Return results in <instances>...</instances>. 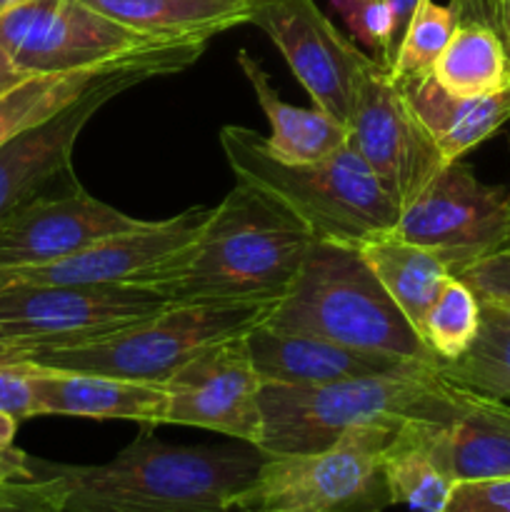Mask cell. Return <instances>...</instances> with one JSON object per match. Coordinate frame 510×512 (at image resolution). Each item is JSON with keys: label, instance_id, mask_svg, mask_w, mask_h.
<instances>
[{"label": "cell", "instance_id": "cell-9", "mask_svg": "<svg viewBox=\"0 0 510 512\" xmlns=\"http://www.w3.org/2000/svg\"><path fill=\"white\" fill-rule=\"evenodd\" d=\"M83 0H25L0 18V48L25 75L108 68L170 48Z\"/></svg>", "mask_w": 510, "mask_h": 512}, {"label": "cell", "instance_id": "cell-18", "mask_svg": "<svg viewBox=\"0 0 510 512\" xmlns=\"http://www.w3.org/2000/svg\"><path fill=\"white\" fill-rule=\"evenodd\" d=\"M248 350L263 383L318 385L403 370L418 360L345 348L318 335L288 333L258 325L248 333Z\"/></svg>", "mask_w": 510, "mask_h": 512}, {"label": "cell", "instance_id": "cell-34", "mask_svg": "<svg viewBox=\"0 0 510 512\" xmlns=\"http://www.w3.org/2000/svg\"><path fill=\"white\" fill-rule=\"evenodd\" d=\"M390 8V18H393V33H390V50H388V58H385L383 68L390 70L395 58V50H398L400 40H403L405 30H408V23L413 20L415 10L420 8L423 0H385Z\"/></svg>", "mask_w": 510, "mask_h": 512}, {"label": "cell", "instance_id": "cell-21", "mask_svg": "<svg viewBox=\"0 0 510 512\" xmlns=\"http://www.w3.org/2000/svg\"><path fill=\"white\" fill-rule=\"evenodd\" d=\"M98 13L170 43H208L215 35L253 23L263 0H83Z\"/></svg>", "mask_w": 510, "mask_h": 512}, {"label": "cell", "instance_id": "cell-26", "mask_svg": "<svg viewBox=\"0 0 510 512\" xmlns=\"http://www.w3.org/2000/svg\"><path fill=\"white\" fill-rule=\"evenodd\" d=\"M480 305V330L473 345L453 363H440V373L485 398L510 400V310Z\"/></svg>", "mask_w": 510, "mask_h": 512}, {"label": "cell", "instance_id": "cell-22", "mask_svg": "<svg viewBox=\"0 0 510 512\" xmlns=\"http://www.w3.org/2000/svg\"><path fill=\"white\" fill-rule=\"evenodd\" d=\"M238 65L268 118L270 135L265 138V148L275 158L290 165L318 163L348 143L350 130L343 120L323 113L315 105L298 108V105L285 103L275 85L270 83V75L248 50H240Z\"/></svg>", "mask_w": 510, "mask_h": 512}, {"label": "cell", "instance_id": "cell-17", "mask_svg": "<svg viewBox=\"0 0 510 512\" xmlns=\"http://www.w3.org/2000/svg\"><path fill=\"white\" fill-rule=\"evenodd\" d=\"M28 383L35 415L130 420L143 428L165 425L168 395L163 383H140V380L83 373V370L43 368L35 363H28Z\"/></svg>", "mask_w": 510, "mask_h": 512}, {"label": "cell", "instance_id": "cell-5", "mask_svg": "<svg viewBox=\"0 0 510 512\" xmlns=\"http://www.w3.org/2000/svg\"><path fill=\"white\" fill-rule=\"evenodd\" d=\"M263 325L318 335L345 348L438 365L425 340L385 293L358 248L313 240L288 293Z\"/></svg>", "mask_w": 510, "mask_h": 512}, {"label": "cell", "instance_id": "cell-31", "mask_svg": "<svg viewBox=\"0 0 510 512\" xmlns=\"http://www.w3.org/2000/svg\"><path fill=\"white\" fill-rule=\"evenodd\" d=\"M455 278L465 280L475 290L480 303L510 310V248H503L498 253L488 255V258L478 260Z\"/></svg>", "mask_w": 510, "mask_h": 512}, {"label": "cell", "instance_id": "cell-37", "mask_svg": "<svg viewBox=\"0 0 510 512\" xmlns=\"http://www.w3.org/2000/svg\"><path fill=\"white\" fill-rule=\"evenodd\" d=\"M23 78H28V75H25L23 70L15 68V63L8 58V53L0 48V95L8 93V90L13 88V85H18Z\"/></svg>", "mask_w": 510, "mask_h": 512}, {"label": "cell", "instance_id": "cell-28", "mask_svg": "<svg viewBox=\"0 0 510 512\" xmlns=\"http://www.w3.org/2000/svg\"><path fill=\"white\" fill-rule=\"evenodd\" d=\"M455 25H458V15H455L453 5L423 0L395 50L390 75L398 80L433 75L435 63L453 38Z\"/></svg>", "mask_w": 510, "mask_h": 512}, {"label": "cell", "instance_id": "cell-12", "mask_svg": "<svg viewBox=\"0 0 510 512\" xmlns=\"http://www.w3.org/2000/svg\"><path fill=\"white\" fill-rule=\"evenodd\" d=\"M348 130V143L395 195L400 210L448 165L398 80L375 58L355 85Z\"/></svg>", "mask_w": 510, "mask_h": 512}, {"label": "cell", "instance_id": "cell-30", "mask_svg": "<svg viewBox=\"0 0 510 512\" xmlns=\"http://www.w3.org/2000/svg\"><path fill=\"white\" fill-rule=\"evenodd\" d=\"M350 33L368 45L373 53H378V63L383 65L390 50V33H393V18L385 0H355L343 13Z\"/></svg>", "mask_w": 510, "mask_h": 512}, {"label": "cell", "instance_id": "cell-36", "mask_svg": "<svg viewBox=\"0 0 510 512\" xmlns=\"http://www.w3.org/2000/svg\"><path fill=\"white\" fill-rule=\"evenodd\" d=\"M15 363H30V350L25 345L15 343L8 335L0 333V365H15Z\"/></svg>", "mask_w": 510, "mask_h": 512}, {"label": "cell", "instance_id": "cell-29", "mask_svg": "<svg viewBox=\"0 0 510 512\" xmlns=\"http://www.w3.org/2000/svg\"><path fill=\"white\" fill-rule=\"evenodd\" d=\"M65 500L68 490L55 475L0 483V512H65Z\"/></svg>", "mask_w": 510, "mask_h": 512}, {"label": "cell", "instance_id": "cell-16", "mask_svg": "<svg viewBox=\"0 0 510 512\" xmlns=\"http://www.w3.org/2000/svg\"><path fill=\"white\" fill-rule=\"evenodd\" d=\"M143 223L83 188L35 200L0 220V270L55 263L95 240L140 228Z\"/></svg>", "mask_w": 510, "mask_h": 512}, {"label": "cell", "instance_id": "cell-43", "mask_svg": "<svg viewBox=\"0 0 510 512\" xmlns=\"http://www.w3.org/2000/svg\"><path fill=\"white\" fill-rule=\"evenodd\" d=\"M505 200H508V215H510V188L505 190ZM508 248H510V240H508Z\"/></svg>", "mask_w": 510, "mask_h": 512}, {"label": "cell", "instance_id": "cell-20", "mask_svg": "<svg viewBox=\"0 0 510 512\" xmlns=\"http://www.w3.org/2000/svg\"><path fill=\"white\" fill-rule=\"evenodd\" d=\"M398 85L445 163L463 160L510 120V83L485 95H453L433 75L400 78Z\"/></svg>", "mask_w": 510, "mask_h": 512}, {"label": "cell", "instance_id": "cell-11", "mask_svg": "<svg viewBox=\"0 0 510 512\" xmlns=\"http://www.w3.org/2000/svg\"><path fill=\"white\" fill-rule=\"evenodd\" d=\"M173 303L130 285H13L0 288V333L25 345L63 348L123 330Z\"/></svg>", "mask_w": 510, "mask_h": 512}, {"label": "cell", "instance_id": "cell-6", "mask_svg": "<svg viewBox=\"0 0 510 512\" xmlns=\"http://www.w3.org/2000/svg\"><path fill=\"white\" fill-rule=\"evenodd\" d=\"M275 303L278 300L178 303L103 338L35 350L30 363L140 383H165L185 360L210 343L245 335L263 325Z\"/></svg>", "mask_w": 510, "mask_h": 512}, {"label": "cell", "instance_id": "cell-41", "mask_svg": "<svg viewBox=\"0 0 510 512\" xmlns=\"http://www.w3.org/2000/svg\"><path fill=\"white\" fill-rule=\"evenodd\" d=\"M20 3H25V0H0V18H3L8 10H13L15 5H20Z\"/></svg>", "mask_w": 510, "mask_h": 512}, {"label": "cell", "instance_id": "cell-19", "mask_svg": "<svg viewBox=\"0 0 510 512\" xmlns=\"http://www.w3.org/2000/svg\"><path fill=\"white\" fill-rule=\"evenodd\" d=\"M450 428L453 423L410 418L393 430L380 460L390 503L440 512L455 485Z\"/></svg>", "mask_w": 510, "mask_h": 512}, {"label": "cell", "instance_id": "cell-35", "mask_svg": "<svg viewBox=\"0 0 510 512\" xmlns=\"http://www.w3.org/2000/svg\"><path fill=\"white\" fill-rule=\"evenodd\" d=\"M35 478L33 468H30V455L25 450L8 445L0 448V483L5 480H30Z\"/></svg>", "mask_w": 510, "mask_h": 512}, {"label": "cell", "instance_id": "cell-14", "mask_svg": "<svg viewBox=\"0 0 510 512\" xmlns=\"http://www.w3.org/2000/svg\"><path fill=\"white\" fill-rule=\"evenodd\" d=\"M253 23L283 53L315 108L348 125L355 85L373 58L345 38L315 0H263Z\"/></svg>", "mask_w": 510, "mask_h": 512}, {"label": "cell", "instance_id": "cell-4", "mask_svg": "<svg viewBox=\"0 0 510 512\" xmlns=\"http://www.w3.org/2000/svg\"><path fill=\"white\" fill-rule=\"evenodd\" d=\"M220 148L238 183L278 203L313 240L358 248L398 225L400 203L350 143L318 163L290 165L255 130L225 125Z\"/></svg>", "mask_w": 510, "mask_h": 512}, {"label": "cell", "instance_id": "cell-8", "mask_svg": "<svg viewBox=\"0 0 510 512\" xmlns=\"http://www.w3.org/2000/svg\"><path fill=\"white\" fill-rule=\"evenodd\" d=\"M208 43H183L100 75L75 103L0 148V220L35 200L83 188L75 178L73 150L80 133L103 105L143 80L190 68Z\"/></svg>", "mask_w": 510, "mask_h": 512}, {"label": "cell", "instance_id": "cell-32", "mask_svg": "<svg viewBox=\"0 0 510 512\" xmlns=\"http://www.w3.org/2000/svg\"><path fill=\"white\" fill-rule=\"evenodd\" d=\"M440 512H510V478L455 483Z\"/></svg>", "mask_w": 510, "mask_h": 512}, {"label": "cell", "instance_id": "cell-40", "mask_svg": "<svg viewBox=\"0 0 510 512\" xmlns=\"http://www.w3.org/2000/svg\"><path fill=\"white\" fill-rule=\"evenodd\" d=\"M500 38H503V45H505V55H508L510 60V0H508V8H505V15L503 20H500V28H498Z\"/></svg>", "mask_w": 510, "mask_h": 512}, {"label": "cell", "instance_id": "cell-2", "mask_svg": "<svg viewBox=\"0 0 510 512\" xmlns=\"http://www.w3.org/2000/svg\"><path fill=\"white\" fill-rule=\"evenodd\" d=\"M150 430L108 463L68 465L30 455V468L63 480L65 512H238L235 495L253 483L265 458L255 445H170Z\"/></svg>", "mask_w": 510, "mask_h": 512}, {"label": "cell", "instance_id": "cell-23", "mask_svg": "<svg viewBox=\"0 0 510 512\" xmlns=\"http://www.w3.org/2000/svg\"><path fill=\"white\" fill-rule=\"evenodd\" d=\"M358 253L380 280L385 293L403 310L415 333L423 338L425 315L445 280L450 278V270L445 268L443 260L403 240L395 230L368 238L358 245Z\"/></svg>", "mask_w": 510, "mask_h": 512}, {"label": "cell", "instance_id": "cell-13", "mask_svg": "<svg viewBox=\"0 0 510 512\" xmlns=\"http://www.w3.org/2000/svg\"><path fill=\"white\" fill-rule=\"evenodd\" d=\"M165 425L228 435L258 448L263 438L260 380L248 350V333L218 340L185 360L163 383Z\"/></svg>", "mask_w": 510, "mask_h": 512}, {"label": "cell", "instance_id": "cell-10", "mask_svg": "<svg viewBox=\"0 0 510 512\" xmlns=\"http://www.w3.org/2000/svg\"><path fill=\"white\" fill-rule=\"evenodd\" d=\"M395 233L443 260L450 275L508 248L510 215L503 188L453 160L400 210Z\"/></svg>", "mask_w": 510, "mask_h": 512}, {"label": "cell", "instance_id": "cell-24", "mask_svg": "<svg viewBox=\"0 0 510 512\" xmlns=\"http://www.w3.org/2000/svg\"><path fill=\"white\" fill-rule=\"evenodd\" d=\"M455 483L510 478V400L478 395L450 428Z\"/></svg>", "mask_w": 510, "mask_h": 512}, {"label": "cell", "instance_id": "cell-1", "mask_svg": "<svg viewBox=\"0 0 510 512\" xmlns=\"http://www.w3.org/2000/svg\"><path fill=\"white\" fill-rule=\"evenodd\" d=\"M310 243V233L293 215L238 183L208 210L203 228L185 248L128 285L173 305L280 300Z\"/></svg>", "mask_w": 510, "mask_h": 512}, {"label": "cell", "instance_id": "cell-33", "mask_svg": "<svg viewBox=\"0 0 510 512\" xmlns=\"http://www.w3.org/2000/svg\"><path fill=\"white\" fill-rule=\"evenodd\" d=\"M0 410L13 418H38L28 383V363L0 365Z\"/></svg>", "mask_w": 510, "mask_h": 512}, {"label": "cell", "instance_id": "cell-15", "mask_svg": "<svg viewBox=\"0 0 510 512\" xmlns=\"http://www.w3.org/2000/svg\"><path fill=\"white\" fill-rule=\"evenodd\" d=\"M208 208H190L168 220H145L140 228L108 235L88 248L35 268L0 270V288L13 285H108L133 283L178 253L203 228Z\"/></svg>", "mask_w": 510, "mask_h": 512}, {"label": "cell", "instance_id": "cell-27", "mask_svg": "<svg viewBox=\"0 0 510 512\" xmlns=\"http://www.w3.org/2000/svg\"><path fill=\"white\" fill-rule=\"evenodd\" d=\"M480 298L465 280L450 275L430 305L423 340L440 363H453L473 345L480 330Z\"/></svg>", "mask_w": 510, "mask_h": 512}, {"label": "cell", "instance_id": "cell-3", "mask_svg": "<svg viewBox=\"0 0 510 512\" xmlns=\"http://www.w3.org/2000/svg\"><path fill=\"white\" fill-rule=\"evenodd\" d=\"M478 393L455 385L440 363L318 385L263 383V455L315 453L360 425H398L410 418L455 423Z\"/></svg>", "mask_w": 510, "mask_h": 512}, {"label": "cell", "instance_id": "cell-38", "mask_svg": "<svg viewBox=\"0 0 510 512\" xmlns=\"http://www.w3.org/2000/svg\"><path fill=\"white\" fill-rule=\"evenodd\" d=\"M480 8H483V15L488 18V23L498 30L500 20H503L505 15V8H508V0H480Z\"/></svg>", "mask_w": 510, "mask_h": 512}, {"label": "cell", "instance_id": "cell-25", "mask_svg": "<svg viewBox=\"0 0 510 512\" xmlns=\"http://www.w3.org/2000/svg\"><path fill=\"white\" fill-rule=\"evenodd\" d=\"M158 53H163V50H158ZM145 58H150V55H145ZM125 63H133V60H125ZM125 63L108 65V68L73 70V73L28 75V78L20 80L8 93L0 95V148L13 138H18L20 133H25V130L35 128V125L58 115L60 110L75 103L100 75H105L113 68H120Z\"/></svg>", "mask_w": 510, "mask_h": 512}, {"label": "cell", "instance_id": "cell-42", "mask_svg": "<svg viewBox=\"0 0 510 512\" xmlns=\"http://www.w3.org/2000/svg\"><path fill=\"white\" fill-rule=\"evenodd\" d=\"M355 3V0H333V8L335 10H338V13L340 15H343L345 13V10H348L350 8V5H353Z\"/></svg>", "mask_w": 510, "mask_h": 512}, {"label": "cell", "instance_id": "cell-39", "mask_svg": "<svg viewBox=\"0 0 510 512\" xmlns=\"http://www.w3.org/2000/svg\"><path fill=\"white\" fill-rule=\"evenodd\" d=\"M15 433H18V418L0 410V448L15 445Z\"/></svg>", "mask_w": 510, "mask_h": 512}, {"label": "cell", "instance_id": "cell-7", "mask_svg": "<svg viewBox=\"0 0 510 512\" xmlns=\"http://www.w3.org/2000/svg\"><path fill=\"white\" fill-rule=\"evenodd\" d=\"M398 425H360L315 453L265 455L235 510L383 512L393 503L380 460Z\"/></svg>", "mask_w": 510, "mask_h": 512}]
</instances>
